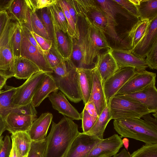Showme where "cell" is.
I'll return each mask as SVG.
<instances>
[{"label": "cell", "instance_id": "cell-1", "mask_svg": "<svg viewBox=\"0 0 157 157\" xmlns=\"http://www.w3.org/2000/svg\"><path fill=\"white\" fill-rule=\"evenodd\" d=\"M80 132L78 125L65 116L57 123L53 121L45 157H63Z\"/></svg>", "mask_w": 157, "mask_h": 157}, {"label": "cell", "instance_id": "cell-2", "mask_svg": "<svg viewBox=\"0 0 157 157\" xmlns=\"http://www.w3.org/2000/svg\"><path fill=\"white\" fill-rule=\"evenodd\" d=\"M52 70L51 74L58 90L72 102L82 101L77 67L71 59H63Z\"/></svg>", "mask_w": 157, "mask_h": 157}, {"label": "cell", "instance_id": "cell-3", "mask_svg": "<svg viewBox=\"0 0 157 157\" xmlns=\"http://www.w3.org/2000/svg\"><path fill=\"white\" fill-rule=\"evenodd\" d=\"M113 125L115 130L121 137L140 141L145 144H157V128L140 118L114 120Z\"/></svg>", "mask_w": 157, "mask_h": 157}, {"label": "cell", "instance_id": "cell-4", "mask_svg": "<svg viewBox=\"0 0 157 157\" xmlns=\"http://www.w3.org/2000/svg\"><path fill=\"white\" fill-rule=\"evenodd\" d=\"M108 103L112 119L114 120L126 117L141 118L153 113L138 101L123 95H115Z\"/></svg>", "mask_w": 157, "mask_h": 157}, {"label": "cell", "instance_id": "cell-5", "mask_svg": "<svg viewBox=\"0 0 157 157\" xmlns=\"http://www.w3.org/2000/svg\"><path fill=\"white\" fill-rule=\"evenodd\" d=\"M87 23L85 35L84 64L86 66L94 63V60L103 49H109V46L104 33L100 29L93 25L87 18L84 17Z\"/></svg>", "mask_w": 157, "mask_h": 157}, {"label": "cell", "instance_id": "cell-6", "mask_svg": "<svg viewBox=\"0 0 157 157\" xmlns=\"http://www.w3.org/2000/svg\"><path fill=\"white\" fill-rule=\"evenodd\" d=\"M11 20L9 17L0 36V75L14 77V56L10 40Z\"/></svg>", "mask_w": 157, "mask_h": 157}, {"label": "cell", "instance_id": "cell-7", "mask_svg": "<svg viewBox=\"0 0 157 157\" xmlns=\"http://www.w3.org/2000/svg\"><path fill=\"white\" fill-rule=\"evenodd\" d=\"M46 74L40 71L32 75L21 85L17 87L13 101L14 107L26 105L32 101Z\"/></svg>", "mask_w": 157, "mask_h": 157}, {"label": "cell", "instance_id": "cell-8", "mask_svg": "<svg viewBox=\"0 0 157 157\" xmlns=\"http://www.w3.org/2000/svg\"><path fill=\"white\" fill-rule=\"evenodd\" d=\"M89 1L85 17H86L93 25L101 29L105 34L118 40L111 22L101 7L95 0H89Z\"/></svg>", "mask_w": 157, "mask_h": 157}, {"label": "cell", "instance_id": "cell-9", "mask_svg": "<svg viewBox=\"0 0 157 157\" xmlns=\"http://www.w3.org/2000/svg\"><path fill=\"white\" fill-rule=\"evenodd\" d=\"M136 71L133 68L120 69L105 82L104 89L107 103Z\"/></svg>", "mask_w": 157, "mask_h": 157}, {"label": "cell", "instance_id": "cell-10", "mask_svg": "<svg viewBox=\"0 0 157 157\" xmlns=\"http://www.w3.org/2000/svg\"><path fill=\"white\" fill-rule=\"evenodd\" d=\"M22 35L20 56L32 61L41 71L44 73L50 74L52 73V69L48 62L45 55L41 53L30 42L22 29Z\"/></svg>", "mask_w": 157, "mask_h": 157}, {"label": "cell", "instance_id": "cell-11", "mask_svg": "<svg viewBox=\"0 0 157 157\" xmlns=\"http://www.w3.org/2000/svg\"><path fill=\"white\" fill-rule=\"evenodd\" d=\"M156 74L146 70L136 71L119 90L116 95H123L140 91L155 83Z\"/></svg>", "mask_w": 157, "mask_h": 157}, {"label": "cell", "instance_id": "cell-12", "mask_svg": "<svg viewBox=\"0 0 157 157\" xmlns=\"http://www.w3.org/2000/svg\"><path fill=\"white\" fill-rule=\"evenodd\" d=\"M52 23L54 39L52 47L64 59H71L72 50V39L67 33L61 30L58 25L49 7Z\"/></svg>", "mask_w": 157, "mask_h": 157}, {"label": "cell", "instance_id": "cell-13", "mask_svg": "<svg viewBox=\"0 0 157 157\" xmlns=\"http://www.w3.org/2000/svg\"><path fill=\"white\" fill-rule=\"evenodd\" d=\"M121 137L115 134L102 140L84 157H111L114 155L123 145Z\"/></svg>", "mask_w": 157, "mask_h": 157}, {"label": "cell", "instance_id": "cell-14", "mask_svg": "<svg viewBox=\"0 0 157 157\" xmlns=\"http://www.w3.org/2000/svg\"><path fill=\"white\" fill-rule=\"evenodd\" d=\"M157 41V16L150 21L147 29L141 39L129 50L136 57L145 59L154 43Z\"/></svg>", "mask_w": 157, "mask_h": 157}, {"label": "cell", "instance_id": "cell-15", "mask_svg": "<svg viewBox=\"0 0 157 157\" xmlns=\"http://www.w3.org/2000/svg\"><path fill=\"white\" fill-rule=\"evenodd\" d=\"M102 140L85 133L80 132L63 157H84Z\"/></svg>", "mask_w": 157, "mask_h": 157}, {"label": "cell", "instance_id": "cell-16", "mask_svg": "<svg viewBox=\"0 0 157 157\" xmlns=\"http://www.w3.org/2000/svg\"><path fill=\"white\" fill-rule=\"evenodd\" d=\"M112 56L120 69L131 67L136 71L145 70L148 67L145 60L136 56L130 51L111 48Z\"/></svg>", "mask_w": 157, "mask_h": 157}, {"label": "cell", "instance_id": "cell-17", "mask_svg": "<svg viewBox=\"0 0 157 157\" xmlns=\"http://www.w3.org/2000/svg\"><path fill=\"white\" fill-rule=\"evenodd\" d=\"M92 85L91 94L89 101L94 103L98 117L107 106L104 91L103 83L96 67L92 69Z\"/></svg>", "mask_w": 157, "mask_h": 157}, {"label": "cell", "instance_id": "cell-18", "mask_svg": "<svg viewBox=\"0 0 157 157\" xmlns=\"http://www.w3.org/2000/svg\"><path fill=\"white\" fill-rule=\"evenodd\" d=\"M52 107L58 112L72 120H81V116L68 101L64 95L58 91L51 93L48 96Z\"/></svg>", "mask_w": 157, "mask_h": 157}, {"label": "cell", "instance_id": "cell-19", "mask_svg": "<svg viewBox=\"0 0 157 157\" xmlns=\"http://www.w3.org/2000/svg\"><path fill=\"white\" fill-rule=\"evenodd\" d=\"M110 48L98 54L94 64V66L98 69L103 83L119 69L112 54Z\"/></svg>", "mask_w": 157, "mask_h": 157}, {"label": "cell", "instance_id": "cell-20", "mask_svg": "<svg viewBox=\"0 0 157 157\" xmlns=\"http://www.w3.org/2000/svg\"><path fill=\"white\" fill-rule=\"evenodd\" d=\"M37 118V116L10 113L4 119L6 130L11 134L20 132H27Z\"/></svg>", "mask_w": 157, "mask_h": 157}, {"label": "cell", "instance_id": "cell-21", "mask_svg": "<svg viewBox=\"0 0 157 157\" xmlns=\"http://www.w3.org/2000/svg\"><path fill=\"white\" fill-rule=\"evenodd\" d=\"M154 83L138 91L124 95L140 102L153 113L157 111V90Z\"/></svg>", "mask_w": 157, "mask_h": 157}, {"label": "cell", "instance_id": "cell-22", "mask_svg": "<svg viewBox=\"0 0 157 157\" xmlns=\"http://www.w3.org/2000/svg\"><path fill=\"white\" fill-rule=\"evenodd\" d=\"M53 116L50 113H42L33 122L27 132L32 141H39L45 138Z\"/></svg>", "mask_w": 157, "mask_h": 157}, {"label": "cell", "instance_id": "cell-23", "mask_svg": "<svg viewBox=\"0 0 157 157\" xmlns=\"http://www.w3.org/2000/svg\"><path fill=\"white\" fill-rule=\"evenodd\" d=\"M92 68H77L82 100L84 105L89 101L92 85Z\"/></svg>", "mask_w": 157, "mask_h": 157}, {"label": "cell", "instance_id": "cell-24", "mask_svg": "<svg viewBox=\"0 0 157 157\" xmlns=\"http://www.w3.org/2000/svg\"><path fill=\"white\" fill-rule=\"evenodd\" d=\"M58 89L51 74H46L40 86L33 96L32 101L35 107L39 106L43 101L52 93Z\"/></svg>", "mask_w": 157, "mask_h": 157}, {"label": "cell", "instance_id": "cell-25", "mask_svg": "<svg viewBox=\"0 0 157 157\" xmlns=\"http://www.w3.org/2000/svg\"><path fill=\"white\" fill-rule=\"evenodd\" d=\"M41 71L29 60L20 56L14 58V77L18 79H27L34 74Z\"/></svg>", "mask_w": 157, "mask_h": 157}, {"label": "cell", "instance_id": "cell-26", "mask_svg": "<svg viewBox=\"0 0 157 157\" xmlns=\"http://www.w3.org/2000/svg\"><path fill=\"white\" fill-rule=\"evenodd\" d=\"M137 7L140 20L150 21L157 16V0H131Z\"/></svg>", "mask_w": 157, "mask_h": 157}, {"label": "cell", "instance_id": "cell-27", "mask_svg": "<svg viewBox=\"0 0 157 157\" xmlns=\"http://www.w3.org/2000/svg\"><path fill=\"white\" fill-rule=\"evenodd\" d=\"M111 119L112 116L108 103L106 107L98 117L92 127L85 133L100 140L103 139L105 130L108 123Z\"/></svg>", "mask_w": 157, "mask_h": 157}, {"label": "cell", "instance_id": "cell-28", "mask_svg": "<svg viewBox=\"0 0 157 157\" xmlns=\"http://www.w3.org/2000/svg\"><path fill=\"white\" fill-rule=\"evenodd\" d=\"M0 90V115L4 119L14 108L13 98L17 87L6 85Z\"/></svg>", "mask_w": 157, "mask_h": 157}, {"label": "cell", "instance_id": "cell-29", "mask_svg": "<svg viewBox=\"0 0 157 157\" xmlns=\"http://www.w3.org/2000/svg\"><path fill=\"white\" fill-rule=\"evenodd\" d=\"M28 8L26 0H13L7 11L10 19L18 22L21 26L26 23Z\"/></svg>", "mask_w": 157, "mask_h": 157}, {"label": "cell", "instance_id": "cell-30", "mask_svg": "<svg viewBox=\"0 0 157 157\" xmlns=\"http://www.w3.org/2000/svg\"><path fill=\"white\" fill-rule=\"evenodd\" d=\"M12 142L14 144L19 154L27 156L30 150L32 140L27 132H20L11 134Z\"/></svg>", "mask_w": 157, "mask_h": 157}, {"label": "cell", "instance_id": "cell-31", "mask_svg": "<svg viewBox=\"0 0 157 157\" xmlns=\"http://www.w3.org/2000/svg\"><path fill=\"white\" fill-rule=\"evenodd\" d=\"M150 21L139 20L136 22L128 33L130 45L133 48L139 42L146 32Z\"/></svg>", "mask_w": 157, "mask_h": 157}, {"label": "cell", "instance_id": "cell-32", "mask_svg": "<svg viewBox=\"0 0 157 157\" xmlns=\"http://www.w3.org/2000/svg\"><path fill=\"white\" fill-rule=\"evenodd\" d=\"M22 38L21 26L18 22L11 20L10 40L14 58L20 56Z\"/></svg>", "mask_w": 157, "mask_h": 157}, {"label": "cell", "instance_id": "cell-33", "mask_svg": "<svg viewBox=\"0 0 157 157\" xmlns=\"http://www.w3.org/2000/svg\"><path fill=\"white\" fill-rule=\"evenodd\" d=\"M56 3L63 11L67 21L68 29L67 33L72 38L79 39L80 34L78 28L74 23L66 6L64 0H57Z\"/></svg>", "mask_w": 157, "mask_h": 157}, {"label": "cell", "instance_id": "cell-34", "mask_svg": "<svg viewBox=\"0 0 157 157\" xmlns=\"http://www.w3.org/2000/svg\"><path fill=\"white\" fill-rule=\"evenodd\" d=\"M35 12L46 29L53 43L54 39V32L49 7L37 10Z\"/></svg>", "mask_w": 157, "mask_h": 157}, {"label": "cell", "instance_id": "cell-35", "mask_svg": "<svg viewBox=\"0 0 157 157\" xmlns=\"http://www.w3.org/2000/svg\"><path fill=\"white\" fill-rule=\"evenodd\" d=\"M48 143V136L41 140L32 141L27 157H45Z\"/></svg>", "mask_w": 157, "mask_h": 157}, {"label": "cell", "instance_id": "cell-36", "mask_svg": "<svg viewBox=\"0 0 157 157\" xmlns=\"http://www.w3.org/2000/svg\"><path fill=\"white\" fill-rule=\"evenodd\" d=\"M50 8L55 20L59 29L65 33H67L68 24L64 14L56 2Z\"/></svg>", "mask_w": 157, "mask_h": 157}, {"label": "cell", "instance_id": "cell-37", "mask_svg": "<svg viewBox=\"0 0 157 157\" xmlns=\"http://www.w3.org/2000/svg\"><path fill=\"white\" fill-rule=\"evenodd\" d=\"M31 19L32 31L46 39L51 40L35 12L31 11Z\"/></svg>", "mask_w": 157, "mask_h": 157}, {"label": "cell", "instance_id": "cell-38", "mask_svg": "<svg viewBox=\"0 0 157 157\" xmlns=\"http://www.w3.org/2000/svg\"><path fill=\"white\" fill-rule=\"evenodd\" d=\"M130 157H157V144H145L133 152Z\"/></svg>", "mask_w": 157, "mask_h": 157}, {"label": "cell", "instance_id": "cell-39", "mask_svg": "<svg viewBox=\"0 0 157 157\" xmlns=\"http://www.w3.org/2000/svg\"><path fill=\"white\" fill-rule=\"evenodd\" d=\"M10 113L33 116H37V114L32 101L26 105L14 107Z\"/></svg>", "mask_w": 157, "mask_h": 157}, {"label": "cell", "instance_id": "cell-40", "mask_svg": "<svg viewBox=\"0 0 157 157\" xmlns=\"http://www.w3.org/2000/svg\"><path fill=\"white\" fill-rule=\"evenodd\" d=\"M145 62L151 69H157V41L154 43L152 48L147 54Z\"/></svg>", "mask_w": 157, "mask_h": 157}, {"label": "cell", "instance_id": "cell-41", "mask_svg": "<svg viewBox=\"0 0 157 157\" xmlns=\"http://www.w3.org/2000/svg\"><path fill=\"white\" fill-rule=\"evenodd\" d=\"M81 114L83 132L85 133L88 132L92 127L97 120L91 116L84 108Z\"/></svg>", "mask_w": 157, "mask_h": 157}, {"label": "cell", "instance_id": "cell-42", "mask_svg": "<svg viewBox=\"0 0 157 157\" xmlns=\"http://www.w3.org/2000/svg\"><path fill=\"white\" fill-rule=\"evenodd\" d=\"M46 59L52 69L58 65L63 59L56 50L52 47L45 54Z\"/></svg>", "mask_w": 157, "mask_h": 157}, {"label": "cell", "instance_id": "cell-43", "mask_svg": "<svg viewBox=\"0 0 157 157\" xmlns=\"http://www.w3.org/2000/svg\"><path fill=\"white\" fill-rule=\"evenodd\" d=\"M113 0L124 8L130 14L139 18V15L137 7L131 0Z\"/></svg>", "mask_w": 157, "mask_h": 157}, {"label": "cell", "instance_id": "cell-44", "mask_svg": "<svg viewBox=\"0 0 157 157\" xmlns=\"http://www.w3.org/2000/svg\"><path fill=\"white\" fill-rule=\"evenodd\" d=\"M31 32L39 46L44 51L45 55L51 48L52 44V40L46 39L36 34L33 31H31Z\"/></svg>", "mask_w": 157, "mask_h": 157}, {"label": "cell", "instance_id": "cell-45", "mask_svg": "<svg viewBox=\"0 0 157 157\" xmlns=\"http://www.w3.org/2000/svg\"><path fill=\"white\" fill-rule=\"evenodd\" d=\"M12 146L10 137L9 136L6 135L3 140L2 145L0 149V157H9Z\"/></svg>", "mask_w": 157, "mask_h": 157}, {"label": "cell", "instance_id": "cell-46", "mask_svg": "<svg viewBox=\"0 0 157 157\" xmlns=\"http://www.w3.org/2000/svg\"><path fill=\"white\" fill-rule=\"evenodd\" d=\"M21 26L22 30L30 42L33 46L36 48L41 53L44 55V51L39 45L35 38L32 34L30 30L24 25H21Z\"/></svg>", "mask_w": 157, "mask_h": 157}, {"label": "cell", "instance_id": "cell-47", "mask_svg": "<svg viewBox=\"0 0 157 157\" xmlns=\"http://www.w3.org/2000/svg\"><path fill=\"white\" fill-rule=\"evenodd\" d=\"M64 2L74 23L76 25L78 26V17L71 2L70 0H64Z\"/></svg>", "mask_w": 157, "mask_h": 157}, {"label": "cell", "instance_id": "cell-48", "mask_svg": "<svg viewBox=\"0 0 157 157\" xmlns=\"http://www.w3.org/2000/svg\"><path fill=\"white\" fill-rule=\"evenodd\" d=\"M84 108L91 116L97 119L98 116L94 105L92 101H89L85 105Z\"/></svg>", "mask_w": 157, "mask_h": 157}, {"label": "cell", "instance_id": "cell-49", "mask_svg": "<svg viewBox=\"0 0 157 157\" xmlns=\"http://www.w3.org/2000/svg\"><path fill=\"white\" fill-rule=\"evenodd\" d=\"M9 17L7 11H0V36Z\"/></svg>", "mask_w": 157, "mask_h": 157}, {"label": "cell", "instance_id": "cell-50", "mask_svg": "<svg viewBox=\"0 0 157 157\" xmlns=\"http://www.w3.org/2000/svg\"><path fill=\"white\" fill-rule=\"evenodd\" d=\"M13 0H0V11H7Z\"/></svg>", "mask_w": 157, "mask_h": 157}, {"label": "cell", "instance_id": "cell-51", "mask_svg": "<svg viewBox=\"0 0 157 157\" xmlns=\"http://www.w3.org/2000/svg\"><path fill=\"white\" fill-rule=\"evenodd\" d=\"M142 117L144 120L154 127L157 128V120L152 117L150 114L144 115Z\"/></svg>", "mask_w": 157, "mask_h": 157}, {"label": "cell", "instance_id": "cell-52", "mask_svg": "<svg viewBox=\"0 0 157 157\" xmlns=\"http://www.w3.org/2000/svg\"><path fill=\"white\" fill-rule=\"evenodd\" d=\"M12 146L9 157H27L22 156L19 153L14 144L12 142Z\"/></svg>", "mask_w": 157, "mask_h": 157}, {"label": "cell", "instance_id": "cell-53", "mask_svg": "<svg viewBox=\"0 0 157 157\" xmlns=\"http://www.w3.org/2000/svg\"><path fill=\"white\" fill-rule=\"evenodd\" d=\"M130 154L125 148L123 149L118 153L113 155V157H130Z\"/></svg>", "mask_w": 157, "mask_h": 157}, {"label": "cell", "instance_id": "cell-54", "mask_svg": "<svg viewBox=\"0 0 157 157\" xmlns=\"http://www.w3.org/2000/svg\"><path fill=\"white\" fill-rule=\"evenodd\" d=\"M6 130V125L4 119L0 115V136Z\"/></svg>", "mask_w": 157, "mask_h": 157}, {"label": "cell", "instance_id": "cell-55", "mask_svg": "<svg viewBox=\"0 0 157 157\" xmlns=\"http://www.w3.org/2000/svg\"><path fill=\"white\" fill-rule=\"evenodd\" d=\"M8 79L6 77L0 75V90L6 85V82Z\"/></svg>", "mask_w": 157, "mask_h": 157}, {"label": "cell", "instance_id": "cell-56", "mask_svg": "<svg viewBox=\"0 0 157 157\" xmlns=\"http://www.w3.org/2000/svg\"><path fill=\"white\" fill-rule=\"evenodd\" d=\"M122 142L123 143V145H124L125 149L128 151V140L126 138H124L122 140Z\"/></svg>", "mask_w": 157, "mask_h": 157}, {"label": "cell", "instance_id": "cell-57", "mask_svg": "<svg viewBox=\"0 0 157 157\" xmlns=\"http://www.w3.org/2000/svg\"><path fill=\"white\" fill-rule=\"evenodd\" d=\"M3 137L2 136H0V149H1L3 144Z\"/></svg>", "mask_w": 157, "mask_h": 157}, {"label": "cell", "instance_id": "cell-58", "mask_svg": "<svg viewBox=\"0 0 157 157\" xmlns=\"http://www.w3.org/2000/svg\"><path fill=\"white\" fill-rule=\"evenodd\" d=\"M154 114H153V115L155 117V119L156 120H157V112L154 113Z\"/></svg>", "mask_w": 157, "mask_h": 157}, {"label": "cell", "instance_id": "cell-59", "mask_svg": "<svg viewBox=\"0 0 157 157\" xmlns=\"http://www.w3.org/2000/svg\"></svg>", "mask_w": 157, "mask_h": 157}]
</instances>
